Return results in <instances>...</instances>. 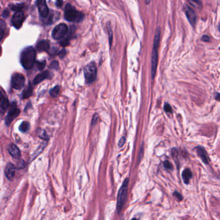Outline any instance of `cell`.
I'll return each mask as SVG.
<instances>
[{
	"label": "cell",
	"instance_id": "cell-31",
	"mask_svg": "<svg viewBox=\"0 0 220 220\" xmlns=\"http://www.w3.org/2000/svg\"><path fill=\"white\" fill-rule=\"evenodd\" d=\"M98 115L97 114H96L94 116L93 118H92V126L96 124L97 121H98Z\"/></svg>",
	"mask_w": 220,
	"mask_h": 220
},
{
	"label": "cell",
	"instance_id": "cell-5",
	"mask_svg": "<svg viewBox=\"0 0 220 220\" xmlns=\"http://www.w3.org/2000/svg\"><path fill=\"white\" fill-rule=\"evenodd\" d=\"M84 74L87 83H93L97 77V68L94 62H91L84 68Z\"/></svg>",
	"mask_w": 220,
	"mask_h": 220
},
{
	"label": "cell",
	"instance_id": "cell-34",
	"mask_svg": "<svg viewBox=\"0 0 220 220\" xmlns=\"http://www.w3.org/2000/svg\"><path fill=\"white\" fill-rule=\"evenodd\" d=\"M108 32H109V39H110V43L111 44V39H112V30L111 29H110V27H108Z\"/></svg>",
	"mask_w": 220,
	"mask_h": 220
},
{
	"label": "cell",
	"instance_id": "cell-23",
	"mask_svg": "<svg viewBox=\"0 0 220 220\" xmlns=\"http://www.w3.org/2000/svg\"><path fill=\"white\" fill-rule=\"evenodd\" d=\"M60 89V87L59 85H56V87H54L53 89H51L50 91V96L52 97H53V98H56V97L59 94Z\"/></svg>",
	"mask_w": 220,
	"mask_h": 220
},
{
	"label": "cell",
	"instance_id": "cell-9",
	"mask_svg": "<svg viewBox=\"0 0 220 220\" xmlns=\"http://www.w3.org/2000/svg\"><path fill=\"white\" fill-rule=\"evenodd\" d=\"M25 20V14L23 11H17L13 15L12 18V23L14 27L19 29L23 25V23Z\"/></svg>",
	"mask_w": 220,
	"mask_h": 220
},
{
	"label": "cell",
	"instance_id": "cell-17",
	"mask_svg": "<svg viewBox=\"0 0 220 220\" xmlns=\"http://www.w3.org/2000/svg\"><path fill=\"white\" fill-rule=\"evenodd\" d=\"M182 177L183 179V182L185 184H188L190 181V179L192 177V174L191 170L189 169H186L183 170L182 174Z\"/></svg>",
	"mask_w": 220,
	"mask_h": 220
},
{
	"label": "cell",
	"instance_id": "cell-30",
	"mask_svg": "<svg viewBox=\"0 0 220 220\" xmlns=\"http://www.w3.org/2000/svg\"><path fill=\"white\" fill-rule=\"evenodd\" d=\"M66 54H67V50H66L65 49H62L59 52V54H58L59 57L61 59L63 58L64 57L66 56Z\"/></svg>",
	"mask_w": 220,
	"mask_h": 220
},
{
	"label": "cell",
	"instance_id": "cell-16",
	"mask_svg": "<svg viewBox=\"0 0 220 220\" xmlns=\"http://www.w3.org/2000/svg\"><path fill=\"white\" fill-rule=\"evenodd\" d=\"M196 151H197V154H198V156H200L201 160L203 161L204 163L207 165L209 163V160H208V157H207V156H206V151L205 149L203 147H196Z\"/></svg>",
	"mask_w": 220,
	"mask_h": 220
},
{
	"label": "cell",
	"instance_id": "cell-21",
	"mask_svg": "<svg viewBox=\"0 0 220 220\" xmlns=\"http://www.w3.org/2000/svg\"><path fill=\"white\" fill-rule=\"evenodd\" d=\"M23 7H24V3H17V4H14V5H11V10L14 11H16V12L21 11V9Z\"/></svg>",
	"mask_w": 220,
	"mask_h": 220
},
{
	"label": "cell",
	"instance_id": "cell-22",
	"mask_svg": "<svg viewBox=\"0 0 220 220\" xmlns=\"http://www.w3.org/2000/svg\"><path fill=\"white\" fill-rule=\"evenodd\" d=\"M191 5L197 8H200L202 7V3L201 0H188Z\"/></svg>",
	"mask_w": 220,
	"mask_h": 220
},
{
	"label": "cell",
	"instance_id": "cell-7",
	"mask_svg": "<svg viewBox=\"0 0 220 220\" xmlns=\"http://www.w3.org/2000/svg\"><path fill=\"white\" fill-rule=\"evenodd\" d=\"M20 111L17 108L16 103L15 102L12 103L8 110V112L5 119V124L7 125H9L14 120V118L19 115Z\"/></svg>",
	"mask_w": 220,
	"mask_h": 220
},
{
	"label": "cell",
	"instance_id": "cell-8",
	"mask_svg": "<svg viewBox=\"0 0 220 220\" xmlns=\"http://www.w3.org/2000/svg\"><path fill=\"white\" fill-rule=\"evenodd\" d=\"M25 79L23 74L16 73L12 77V85L15 89H21L25 85Z\"/></svg>",
	"mask_w": 220,
	"mask_h": 220
},
{
	"label": "cell",
	"instance_id": "cell-2",
	"mask_svg": "<svg viewBox=\"0 0 220 220\" xmlns=\"http://www.w3.org/2000/svg\"><path fill=\"white\" fill-rule=\"evenodd\" d=\"M160 40V29L158 27L156 29V34L154 37V40L153 45V50L152 53V67H151V74L152 78L154 79L156 75L157 65V58H158V52L157 49L159 47Z\"/></svg>",
	"mask_w": 220,
	"mask_h": 220
},
{
	"label": "cell",
	"instance_id": "cell-18",
	"mask_svg": "<svg viewBox=\"0 0 220 220\" xmlns=\"http://www.w3.org/2000/svg\"><path fill=\"white\" fill-rule=\"evenodd\" d=\"M0 112L3 113L9 107V102L8 100L6 98H3V100L0 102Z\"/></svg>",
	"mask_w": 220,
	"mask_h": 220
},
{
	"label": "cell",
	"instance_id": "cell-13",
	"mask_svg": "<svg viewBox=\"0 0 220 220\" xmlns=\"http://www.w3.org/2000/svg\"><path fill=\"white\" fill-rule=\"evenodd\" d=\"M8 152H9V153H10V154L14 158L18 159V158L20 157V156H21L20 151L16 145H15L14 144L10 145L9 147H8Z\"/></svg>",
	"mask_w": 220,
	"mask_h": 220
},
{
	"label": "cell",
	"instance_id": "cell-33",
	"mask_svg": "<svg viewBox=\"0 0 220 220\" xmlns=\"http://www.w3.org/2000/svg\"><path fill=\"white\" fill-rule=\"evenodd\" d=\"M2 16L3 17H7L8 16H9V12H8V10H5L3 12Z\"/></svg>",
	"mask_w": 220,
	"mask_h": 220
},
{
	"label": "cell",
	"instance_id": "cell-10",
	"mask_svg": "<svg viewBox=\"0 0 220 220\" xmlns=\"http://www.w3.org/2000/svg\"><path fill=\"white\" fill-rule=\"evenodd\" d=\"M37 6L40 16L44 18L47 17L49 14V10L45 0H37Z\"/></svg>",
	"mask_w": 220,
	"mask_h": 220
},
{
	"label": "cell",
	"instance_id": "cell-27",
	"mask_svg": "<svg viewBox=\"0 0 220 220\" xmlns=\"http://www.w3.org/2000/svg\"><path fill=\"white\" fill-rule=\"evenodd\" d=\"M164 110H165V111L166 112H169V113H172L173 112V109H172V108H171L170 105L168 103H166L165 105Z\"/></svg>",
	"mask_w": 220,
	"mask_h": 220
},
{
	"label": "cell",
	"instance_id": "cell-1",
	"mask_svg": "<svg viewBox=\"0 0 220 220\" xmlns=\"http://www.w3.org/2000/svg\"><path fill=\"white\" fill-rule=\"evenodd\" d=\"M36 52L32 47L25 48L21 54V63L25 69H32L36 61Z\"/></svg>",
	"mask_w": 220,
	"mask_h": 220
},
{
	"label": "cell",
	"instance_id": "cell-32",
	"mask_svg": "<svg viewBox=\"0 0 220 220\" xmlns=\"http://www.w3.org/2000/svg\"><path fill=\"white\" fill-rule=\"evenodd\" d=\"M173 195H174V196L176 197L177 198H178L179 200H180V201L183 200V197H182V196L181 194H179V192H176V191L174 192Z\"/></svg>",
	"mask_w": 220,
	"mask_h": 220
},
{
	"label": "cell",
	"instance_id": "cell-11",
	"mask_svg": "<svg viewBox=\"0 0 220 220\" xmlns=\"http://www.w3.org/2000/svg\"><path fill=\"white\" fill-rule=\"evenodd\" d=\"M183 9L188 21L190 22V23L192 26H194L196 23V16L194 11L190 7H188L187 5L184 6Z\"/></svg>",
	"mask_w": 220,
	"mask_h": 220
},
{
	"label": "cell",
	"instance_id": "cell-19",
	"mask_svg": "<svg viewBox=\"0 0 220 220\" xmlns=\"http://www.w3.org/2000/svg\"><path fill=\"white\" fill-rule=\"evenodd\" d=\"M32 92H33V88H32L31 85L29 84L27 89H25L24 91L23 92V94H22V98H23V99L29 98V97L31 96V95L32 94Z\"/></svg>",
	"mask_w": 220,
	"mask_h": 220
},
{
	"label": "cell",
	"instance_id": "cell-39",
	"mask_svg": "<svg viewBox=\"0 0 220 220\" xmlns=\"http://www.w3.org/2000/svg\"><path fill=\"white\" fill-rule=\"evenodd\" d=\"M3 98H4V97H3V96L2 93V92L0 91V102H1L2 100H3Z\"/></svg>",
	"mask_w": 220,
	"mask_h": 220
},
{
	"label": "cell",
	"instance_id": "cell-12",
	"mask_svg": "<svg viewBox=\"0 0 220 220\" xmlns=\"http://www.w3.org/2000/svg\"><path fill=\"white\" fill-rule=\"evenodd\" d=\"M15 171H16V167L12 163H8L7 165L5 167V176L8 179H12L15 174Z\"/></svg>",
	"mask_w": 220,
	"mask_h": 220
},
{
	"label": "cell",
	"instance_id": "cell-35",
	"mask_svg": "<svg viewBox=\"0 0 220 220\" xmlns=\"http://www.w3.org/2000/svg\"><path fill=\"white\" fill-rule=\"evenodd\" d=\"M56 4L57 7H61L63 5V0H56Z\"/></svg>",
	"mask_w": 220,
	"mask_h": 220
},
{
	"label": "cell",
	"instance_id": "cell-25",
	"mask_svg": "<svg viewBox=\"0 0 220 220\" xmlns=\"http://www.w3.org/2000/svg\"><path fill=\"white\" fill-rule=\"evenodd\" d=\"M38 136L40 137L41 138L45 139V140H47L48 139V136L47 135L45 131L42 129H39L38 131Z\"/></svg>",
	"mask_w": 220,
	"mask_h": 220
},
{
	"label": "cell",
	"instance_id": "cell-15",
	"mask_svg": "<svg viewBox=\"0 0 220 220\" xmlns=\"http://www.w3.org/2000/svg\"><path fill=\"white\" fill-rule=\"evenodd\" d=\"M37 50L39 52L48 51L50 49V42L48 40H42L39 41L36 45Z\"/></svg>",
	"mask_w": 220,
	"mask_h": 220
},
{
	"label": "cell",
	"instance_id": "cell-28",
	"mask_svg": "<svg viewBox=\"0 0 220 220\" xmlns=\"http://www.w3.org/2000/svg\"><path fill=\"white\" fill-rule=\"evenodd\" d=\"M58 67H59V63H58V61H52L50 65V67L51 69H57L58 68Z\"/></svg>",
	"mask_w": 220,
	"mask_h": 220
},
{
	"label": "cell",
	"instance_id": "cell-36",
	"mask_svg": "<svg viewBox=\"0 0 220 220\" xmlns=\"http://www.w3.org/2000/svg\"><path fill=\"white\" fill-rule=\"evenodd\" d=\"M202 40H203V41L207 42V41H209L210 38L208 36H203V37H202Z\"/></svg>",
	"mask_w": 220,
	"mask_h": 220
},
{
	"label": "cell",
	"instance_id": "cell-6",
	"mask_svg": "<svg viewBox=\"0 0 220 220\" xmlns=\"http://www.w3.org/2000/svg\"><path fill=\"white\" fill-rule=\"evenodd\" d=\"M68 32V27L65 23H60L54 27L52 30V36L56 40L62 39Z\"/></svg>",
	"mask_w": 220,
	"mask_h": 220
},
{
	"label": "cell",
	"instance_id": "cell-20",
	"mask_svg": "<svg viewBox=\"0 0 220 220\" xmlns=\"http://www.w3.org/2000/svg\"><path fill=\"white\" fill-rule=\"evenodd\" d=\"M20 130L22 133H27L30 129V124L27 121H23L20 126Z\"/></svg>",
	"mask_w": 220,
	"mask_h": 220
},
{
	"label": "cell",
	"instance_id": "cell-40",
	"mask_svg": "<svg viewBox=\"0 0 220 220\" xmlns=\"http://www.w3.org/2000/svg\"><path fill=\"white\" fill-rule=\"evenodd\" d=\"M1 51H2V49H1V47H0V54H1Z\"/></svg>",
	"mask_w": 220,
	"mask_h": 220
},
{
	"label": "cell",
	"instance_id": "cell-4",
	"mask_svg": "<svg viewBox=\"0 0 220 220\" xmlns=\"http://www.w3.org/2000/svg\"><path fill=\"white\" fill-rule=\"evenodd\" d=\"M129 180L128 178H126L122 186L121 187L118 192V200H117V211L119 213L121 211V209L124 206L127 197V188H128Z\"/></svg>",
	"mask_w": 220,
	"mask_h": 220
},
{
	"label": "cell",
	"instance_id": "cell-24",
	"mask_svg": "<svg viewBox=\"0 0 220 220\" xmlns=\"http://www.w3.org/2000/svg\"><path fill=\"white\" fill-rule=\"evenodd\" d=\"M34 65H36V68L39 70H42L44 68H45L46 65V61H35Z\"/></svg>",
	"mask_w": 220,
	"mask_h": 220
},
{
	"label": "cell",
	"instance_id": "cell-29",
	"mask_svg": "<svg viewBox=\"0 0 220 220\" xmlns=\"http://www.w3.org/2000/svg\"><path fill=\"white\" fill-rule=\"evenodd\" d=\"M125 141H126V138L125 137L121 138V139H120V141H119L118 147H120V148H121V147H122L123 146H124L125 143Z\"/></svg>",
	"mask_w": 220,
	"mask_h": 220
},
{
	"label": "cell",
	"instance_id": "cell-37",
	"mask_svg": "<svg viewBox=\"0 0 220 220\" xmlns=\"http://www.w3.org/2000/svg\"><path fill=\"white\" fill-rule=\"evenodd\" d=\"M3 35H4V31L3 30L0 29V41L2 40V39H3Z\"/></svg>",
	"mask_w": 220,
	"mask_h": 220
},
{
	"label": "cell",
	"instance_id": "cell-3",
	"mask_svg": "<svg viewBox=\"0 0 220 220\" xmlns=\"http://www.w3.org/2000/svg\"><path fill=\"white\" fill-rule=\"evenodd\" d=\"M84 14L78 12L70 4H67L65 8V18L70 22H80L84 19Z\"/></svg>",
	"mask_w": 220,
	"mask_h": 220
},
{
	"label": "cell",
	"instance_id": "cell-14",
	"mask_svg": "<svg viewBox=\"0 0 220 220\" xmlns=\"http://www.w3.org/2000/svg\"><path fill=\"white\" fill-rule=\"evenodd\" d=\"M49 75H50V73L48 71H45V72H43L42 73H40L38 74V75L34 78V80H33V84L34 85H38L39 84V83H41L42 81L45 80V79L48 78V77H49Z\"/></svg>",
	"mask_w": 220,
	"mask_h": 220
},
{
	"label": "cell",
	"instance_id": "cell-26",
	"mask_svg": "<svg viewBox=\"0 0 220 220\" xmlns=\"http://www.w3.org/2000/svg\"><path fill=\"white\" fill-rule=\"evenodd\" d=\"M163 167L167 170H172L173 169V165H172V164L170 163V162L168 160L165 161L163 163Z\"/></svg>",
	"mask_w": 220,
	"mask_h": 220
},
{
	"label": "cell",
	"instance_id": "cell-38",
	"mask_svg": "<svg viewBox=\"0 0 220 220\" xmlns=\"http://www.w3.org/2000/svg\"><path fill=\"white\" fill-rule=\"evenodd\" d=\"M51 52H52L51 53L52 55H54L55 54H57V52H58V50H57L56 48H52Z\"/></svg>",
	"mask_w": 220,
	"mask_h": 220
}]
</instances>
